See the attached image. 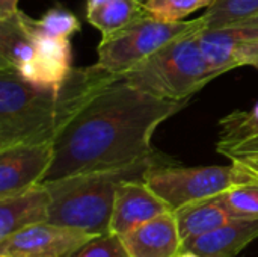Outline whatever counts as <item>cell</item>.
Wrapping results in <instances>:
<instances>
[{"label":"cell","mask_w":258,"mask_h":257,"mask_svg":"<svg viewBox=\"0 0 258 257\" xmlns=\"http://www.w3.org/2000/svg\"><path fill=\"white\" fill-rule=\"evenodd\" d=\"M187 101L153 97L122 79L97 92L54 141L53 164L44 179L118 170L157 156L151 138Z\"/></svg>","instance_id":"obj_1"},{"label":"cell","mask_w":258,"mask_h":257,"mask_svg":"<svg viewBox=\"0 0 258 257\" xmlns=\"http://www.w3.org/2000/svg\"><path fill=\"white\" fill-rule=\"evenodd\" d=\"M121 79L98 67H74L60 88H42L0 67V148L54 144L76 114L104 86Z\"/></svg>","instance_id":"obj_2"},{"label":"cell","mask_w":258,"mask_h":257,"mask_svg":"<svg viewBox=\"0 0 258 257\" xmlns=\"http://www.w3.org/2000/svg\"><path fill=\"white\" fill-rule=\"evenodd\" d=\"M171 162H174L171 158L159 153L125 168L82 173L45 182L51 195L50 223L104 235L109 232L118 186L130 179H144L150 168Z\"/></svg>","instance_id":"obj_3"},{"label":"cell","mask_w":258,"mask_h":257,"mask_svg":"<svg viewBox=\"0 0 258 257\" xmlns=\"http://www.w3.org/2000/svg\"><path fill=\"white\" fill-rule=\"evenodd\" d=\"M198 33L174 39L121 79L153 97L189 103L195 92L219 77L201 52Z\"/></svg>","instance_id":"obj_4"},{"label":"cell","mask_w":258,"mask_h":257,"mask_svg":"<svg viewBox=\"0 0 258 257\" xmlns=\"http://www.w3.org/2000/svg\"><path fill=\"white\" fill-rule=\"evenodd\" d=\"M207 27L204 15L189 21H162L145 17L124 30L101 38L97 47V65L122 77L174 39Z\"/></svg>","instance_id":"obj_5"},{"label":"cell","mask_w":258,"mask_h":257,"mask_svg":"<svg viewBox=\"0 0 258 257\" xmlns=\"http://www.w3.org/2000/svg\"><path fill=\"white\" fill-rule=\"evenodd\" d=\"M144 180L175 212L186 204L221 195L254 179L233 162L210 167H181L171 162L150 168Z\"/></svg>","instance_id":"obj_6"},{"label":"cell","mask_w":258,"mask_h":257,"mask_svg":"<svg viewBox=\"0 0 258 257\" xmlns=\"http://www.w3.org/2000/svg\"><path fill=\"white\" fill-rule=\"evenodd\" d=\"M97 236L50 221L41 223L0 239V257H71Z\"/></svg>","instance_id":"obj_7"},{"label":"cell","mask_w":258,"mask_h":257,"mask_svg":"<svg viewBox=\"0 0 258 257\" xmlns=\"http://www.w3.org/2000/svg\"><path fill=\"white\" fill-rule=\"evenodd\" d=\"M54 158V144H15L0 148V198L44 182Z\"/></svg>","instance_id":"obj_8"},{"label":"cell","mask_w":258,"mask_h":257,"mask_svg":"<svg viewBox=\"0 0 258 257\" xmlns=\"http://www.w3.org/2000/svg\"><path fill=\"white\" fill-rule=\"evenodd\" d=\"M257 39L258 15L228 26L206 27L198 33L201 52L218 76L243 67L246 53Z\"/></svg>","instance_id":"obj_9"},{"label":"cell","mask_w":258,"mask_h":257,"mask_svg":"<svg viewBox=\"0 0 258 257\" xmlns=\"http://www.w3.org/2000/svg\"><path fill=\"white\" fill-rule=\"evenodd\" d=\"M165 212L172 211L144 179L125 180L118 186L107 233L121 236Z\"/></svg>","instance_id":"obj_10"},{"label":"cell","mask_w":258,"mask_h":257,"mask_svg":"<svg viewBox=\"0 0 258 257\" xmlns=\"http://www.w3.org/2000/svg\"><path fill=\"white\" fill-rule=\"evenodd\" d=\"M119 239L130 257H177L184 248L174 212H165Z\"/></svg>","instance_id":"obj_11"},{"label":"cell","mask_w":258,"mask_h":257,"mask_svg":"<svg viewBox=\"0 0 258 257\" xmlns=\"http://www.w3.org/2000/svg\"><path fill=\"white\" fill-rule=\"evenodd\" d=\"M26 23L38 39V53L30 68L21 77L36 86L60 88L74 68L70 39L51 38L35 30L30 24V15L27 14Z\"/></svg>","instance_id":"obj_12"},{"label":"cell","mask_w":258,"mask_h":257,"mask_svg":"<svg viewBox=\"0 0 258 257\" xmlns=\"http://www.w3.org/2000/svg\"><path fill=\"white\" fill-rule=\"evenodd\" d=\"M51 195L44 183L0 198V239L29 226L48 223Z\"/></svg>","instance_id":"obj_13"},{"label":"cell","mask_w":258,"mask_h":257,"mask_svg":"<svg viewBox=\"0 0 258 257\" xmlns=\"http://www.w3.org/2000/svg\"><path fill=\"white\" fill-rule=\"evenodd\" d=\"M258 238V218H233L224 226L190 239L183 250L203 257H236Z\"/></svg>","instance_id":"obj_14"},{"label":"cell","mask_w":258,"mask_h":257,"mask_svg":"<svg viewBox=\"0 0 258 257\" xmlns=\"http://www.w3.org/2000/svg\"><path fill=\"white\" fill-rule=\"evenodd\" d=\"M38 53V39L26 23V14H15L0 20V67L23 76Z\"/></svg>","instance_id":"obj_15"},{"label":"cell","mask_w":258,"mask_h":257,"mask_svg":"<svg viewBox=\"0 0 258 257\" xmlns=\"http://www.w3.org/2000/svg\"><path fill=\"white\" fill-rule=\"evenodd\" d=\"M216 151L236 158L258 151V103L251 111H233L219 120Z\"/></svg>","instance_id":"obj_16"},{"label":"cell","mask_w":258,"mask_h":257,"mask_svg":"<svg viewBox=\"0 0 258 257\" xmlns=\"http://www.w3.org/2000/svg\"><path fill=\"white\" fill-rule=\"evenodd\" d=\"M221 195L186 204L174 212L184 244L233 220V217L224 206Z\"/></svg>","instance_id":"obj_17"},{"label":"cell","mask_w":258,"mask_h":257,"mask_svg":"<svg viewBox=\"0 0 258 257\" xmlns=\"http://www.w3.org/2000/svg\"><path fill=\"white\" fill-rule=\"evenodd\" d=\"M151 17L142 0H109L106 5L86 14L91 26L101 32V38L112 36L136 21Z\"/></svg>","instance_id":"obj_18"},{"label":"cell","mask_w":258,"mask_h":257,"mask_svg":"<svg viewBox=\"0 0 258 257\" xmlns=\"http://www.w3.org/2000/svg\"><path fill=\"white\" fill-rule=\"evenodd\" d=\"M207 27H221L246 21L258 15V0H218L203 14Z\"/></svg>","instance_id":"obj_19"},{"label":"cell","mask_w":258,"mask_h":257,"mask_svg":"<svg viewBox=\"0 0 258 257\" xmlns=\"http://www.w3.org/2000/svg\"><path fill=\"white\" fill-rule=\"evenodd\" d=\"M30 24L35 30L59 39H70L76 32L82 29L79 18L67 8L56 5L50 8L41 18L35 20L30 17Z\"/></svg>","instance_id":"obj_20"},{"label":"cell","mask_w":258,"mask_h":257,"mask_svg":"<svg viewBox=\"0 0 258 257\" xmlns=\"http://www.w3.org/2000/svg\"><path fill=\"white\" fill-rule=\"evenodd\" d=\"M221 198L233 218H258V180L236 185L225 191Z\"/></svg>","instance_id":"obj_21"},{"label":"cell","mask_w":258,"mask_h":257,"mask_svg":"<svg viewBox=\"0 0 258 257\" xmlns=\"http://www.w3.org/2000/svg\"><path fill=\"white\" fill-rule=\"evenodd\" d=\"M147 12L162 21H183L187 15L209 9L218 0H142Z\"/></svg>","instance_id":"obj_22"},{"label":"cell","mask_w":258,"mask_h":257,"mask_svg":"<svg viewBox=\"0 0 258 257\" xmlns=\"http://www.w3.org/2000/svg\"><path fill=\"white\" fill-rule=\"evenodd\" d=\"M71 257H130L124 248L119 236L112 233L98 235L86 245H83Z\"/></svg>","instance_id":"obj_23"},{"label":"cell","mask_w":258,"mask_h":257,"mask_svg":"<svg viewBox=\"0 0 258 257\" xmlns=\"http://www.w3.org/2000/svg\"><path fill=\"white\" fill-rule=\"evenodd\" d=\"M231 162L240 167L243 171H246L254 180H258V151L231 158Z\"/></svg>","instance_id":"obj_24"},{"label":"cell","mask_w":258,"mask_h":257,"mask_svg":"<svg viewBox=\"0 0 258 257\" xmlns=\"http://www.w3.org/2000/svg\"><path fill=\"white\" fill-rule=\"evenodd\" d=\"M18 11V0H0V20Z\"/></svg>","instance_id":"obj_25"},{"label":"cell","mask_w":258,"mask_h":257,"mask_svg":"<svg viewBox=\"0 0 258 257\" xmlns=\"http://www.w3.org/2000/svg\"><path fill=\"white\" fill-rule=\"evenodd\" d=\"M245 65H251V67H254V68L258 70V39L251 45V48L248 50L246 58H245Z\"/></svg>","instance_id":"obj_26"},{"label":"cell","mask_w":258,"mask_h":257,"mask_svg":"<svg viewBox=\"0 0 258 257\" xmlns=\"http://www.w3.org/2000/svg\"><path fill=\"white\" fill-rule=\"evenodd\" d=\"M107 2H109V0H86V14H89V12L95 11L97 8H100V6L106 5Z\"/></svg>","instance_id":"obj_27"},{"label":"cell","mask_w":258,"mask_h":257,"mask_svg":"<svg viewBox=\"0 0 258 257\" xmlns=\"http://www.w3.org/2000/svg\"><path fill=\"white\" fill-rule=\"evenodd\" d=\"M177 257H203L200 256V254H197V253H194V251H189V250H183L180 254Z\"/></svg>","instance_id":"obj_28"}]
</instances>
